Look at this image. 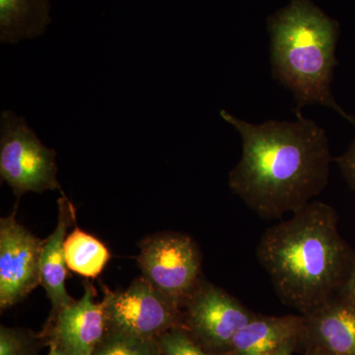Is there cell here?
Here are the masks:
<instances>
[{
  "label": "cell",
  "mask_w": 355,
  "mask_h": 355,
  "mask_svg": "<svg viewBox=\"0 0 355 355\" xmlns=\"http://www.w3.org/2000/svg\"><path fill=\"white\" fill-rule=\"evenodd\" d=\"M221 118L237 130L242 156L229 174V187L263 219L292 214L314 202L330 177V144L324 128L302 114L297 120H240L225 110Z\"/></svg>",
  "instance_id": "cell-1"
},
{
  "label": "cell",
  "mask_w": 355,
  "mask_h": 355,
  "mask_svg": "<svg viewBox=\"0 0 355 355\" xmlns=\"http://www.w3.org/2000/svg\"><path fill=\"white\" fill-rule=\"evenodd\" d=\"M256 256L279 300L302 315L338 295L355 263V252L338 230V214L322 202L266 229Z\"/></svg>",
  "instance_id": "cell-2"
},
{
  "label": "cell",
  "mask_w": 355,
  "mask_h": 355,
  "mask_svg": "<svg viewBox=\"0 0 355 355\" xmlns=\"http://www.w3.org/2000/svg\"><path fill=\"white\" fill-rule=\"evenodd\" d=\"M272 77L294 96L295 114L303 107L322 105L333 109L355 128L331 94L338 24L309 0H292L270 21Z\"/></svg>",
  "instance_id": "cell-3"
},
{
  "label": "cell",
  "mask_w": 355,
  "mask_h": 355,
  "mask_svg": "<svg viewBox=\"0 0 355 355\" xmlns=\"http://www.w3.org/2000/svg\"><path fill=\"white\" fill-rule=\"evenodd\" d=\"M55 151L42 144L24 118L1 114L0 176L18 198L26 193L62 191L57 179Z\"/></svg>",
  "instance_id": "cell-4"
},
{
  "label": "cell",
  "mask_w": 355,
  "mask_h": 355,
  "mask_svg": "<svg viewBox=\"0 0 355 355\" xmlns=\"http://www.w3.org/2000/svg\"><path fill=\"white\" fill-rule=\"evenodd\" d=\"M142 277L183 309L202 282V254L190 236L164 232L140 243Z\"/></svg>",
  "instance_id": "cell-5"
},
{
  "label": "cell",
  "mask_w": 355,
  "mask_h": 355,
  "mask_svg": "<svg viewBox=\"0 0 355 355\" xmlns=\"http://www.w3.org/2000/svg\"><path fill=\"white\" fill-rule=\"evenodd\" d=\"M107 331L157 340L174 328H183V310L144 277L125 291L104 287Z\"/></svg>",
  "instance_id": "cell-6"
},
{
  "label": "cell",
  "mask_w": 355,
  "mask_h": 355,
  "mask_svg": "<svg viewBox=\"0 0 355 355\" xmlns=\"http://www.w3.org/2000/svg\"><path fill=\"white\" fill-rule=\"evenodd\" d=\"M183 329L207 352L227 354L233 338L256 316L237 298L200 282L183 307Z\"/></svg>",
  "instance_id": "cell-7"
},
{
  "label": "cell",
  "mask_w": 355,
  "mask_h": 355,
  "mask_svg": "<svg viewBox=\"0 0 355 355\" xmlns=\"http://www.w3.org/2000/svg\"><path fill=\"white\" fill-rule=\"evenodd\" d=\"M44 240L16 220L15 211L0 220V308L18 304L41 284Z\"/></svg>",
  "instance_id": "cell-8"
},
{
  "label": "cell",
  "mask_w": 355,
  "mask_h": 355,
  "mask_svg": "<svg viewBox=\"0 0 355 355\" xmlns=\"http://www.w3.org/2000/svg\"><path fill=\"white\" fill-rule=\"evenodd\" d=\"M95 298L94 286L85 282L80 300L60 311L40 335L69 355L94 354L107 333L106 308Z\"/></svg>",
  "instance_id": "cell-9"
},
{
  "label": "cell",
  "mask_w": 355,
  "mask_h": 355,
  "mask_svg": "<svg viewBox=\"0 0 355 355\" xmlns=\"http://www.w3.org/2000/svg\"><path fill=\"white\" fill-rule=\"evenodd\" d=\"M303 317L300 340L307 343L308 350L355 355V304L349 299L338 294Z\"/></svg>",
  "instance_id": "cell-10"
},
{
  "label": "cell",
  "mask_w": 355,
  "mask_h": 355,
  "mask_svg": "<svg viewBox=\"0 0 355 355\" xmlns=\"http://www.w3.org/2000/svg\"><path fill=\"white\" fill-rule=\"evenodd\" d=\"M58 205L57 227L48 239L44 240L41 260V286L46 291L51 304V316L46 326L53 321L60 311L76 302L65 288L67 265L64 240L67 229L76 220V209L64 193H62V198H58Z\"/></svg>",
  "instance_id": "cell-11"
},
{
  "label": "cell",
  "mask_w": 355,
  "mask_h": 355,
  "mask_svg": "<svg viewBox=\"0 0 355 355\" xmlns=\"http://www.w3.org/2000/svg\"><path fill=\"white\" fill-rule=\"evenodd\" d=\"M304 317L261 316L257 315L238 331L231 343L228 355H272L302 336Z\"/></svg>",
  "instance_id": "cell-12"
},
{
  "label": "cell",
  "mask_w": 355,
  "mask_h": 355,
  "mask_svg": "<svg viewBox=\"0 0 355 355\" xmlns=\"http://www.w3.org/2000/svg\"><path fill=\"white\" fill-rule=\"evenodd\" d=\"M49 0H0L1 43H17L44 31L49 17Z\"/></svg>",
  "instance_id": "cell-13"
},
{
  "label": "cell",
  "mask_w": 355,
  "mask_h": 355,
  "mask_svg": "<svg viewBox=\"0 0 355 355\" xmlns=\"http://www.w3.org/2000/svg\"><path fill=\"white\" fill-rule=\"evenodd\" d=\"M64 254L67 268L86 279L99 277L111 258L108 248L78 227L65 238Z\"/></svg>",
  "instance_id": "cell-14"
},
{
  "label": "cell",
  "mask_w": 355,
  "mask_h": 355,
  "mask_svg": "<svg viewBox=\"0 0 355 355\" xmlns=\"http://www.w3.org/2000/svg\"><path fill=\"white\" fill-rule=\"evenodd\" d=\"M93 355H161L158 340L107 331Z\"/></svg>",
  "instance_id": "cell-15"
},
{
  "label": "cell",
  "mask_w": 355,
  "mask_h": 355,
  "mask_svg": "<svg viewBox=\"0 0 355 355\" xmlns=\"http://www.w3.org/2000/svg\"><path fill=\"white\" fill-rule=\"evenodd\" d=\"M41 335L24 329L0 327V355H38Z\"/></svg>",
  "instance_id": "cell-16"
},
{
  "label": "cell",
  "mask_w": 355,
  "mask_h": 355,
  "mask_svg": "<svg viewBox=\"0 0 355 355\" xmlns=\"http://www.w3.org/2000/svg\"><path fill=\"white\" fill-rule=\"evenodd\" d=\"M161 355H228L207 352L183 328H174L157 338Z\"/></svg>",
  "instance_id": "cell-17"
},
{
  "label": "cell",
  "mask_w": 355,
  "mask_h": 355,
  "mask_svg": "<svg viewBox=\"0 0 355 355\" xmlns=\"http://www.w3.org/2000/svg\"><path fill=\"white\" fill-rule=\"evenodd\" d=\"M352 190L355 191V139L349 149L340 157L334 159Z\"/></svg>",
  "instance_id": "cell-18"
},
{
  "label": "cell",
  "mask_w": 355,
  "mask_h": 355,
  "mask_svg": "<svg viewBox=\"0 0 355 355\" xmlns=\"http://www.w3.org/2000/svg\"><path fill=\"white\" fill-rule=\"evenodd\" d=\"M340 295H343V297L349 299V301H352L354 304H355V263L354 268H352V272H350V275L349 279H347V284L343 286L342 291L340 292Z\"/></svg>",
  "instance_id": "cell-19"
},
{
  "label": "cell",
  "mask_w": 355,
  "mask_h": 355,
  "mask_svg": "<svg viewBox=\"0 0 355 355\" xmlns=\"http://www.w3.org/2000/svg\"><path fill=\"white\" fill-rule=\"evenodd\" d=\"M298 342H291L287 343V345L282 347V349L277 350L275 354L272 355H292V352H293L294 347H296Z\"/></svg>",
  "instance_id": "cell-20"
},
{
  "label": "cell",
  "mask_w": 355,
  "mask_h": 355,
  "mask_svg": "<svg viewBox=\"0 0 355 355\" xmlns=\"http://www.w3.org/2000/svg\"><path fill=\"white\" fill-rule=\"evenodd\" d=\"M48 345L50 347V350H49V354L46 355H69L55 343H49Z\"/></svg>",
  "instance_id": "cell-21"
},
{
  "label": "cell",
  "mask_w": 355,
  "mask_h": 355,
  "mask_svg": "<svg viewBox=\"0 0 355 355\" xmlns=\"http://www.w3.org/2000/svg\"><path fill=\"white\" fill-rule=\"evenodd\" d=\"M307 355H327L321 352H317V350H308Z\"/></svg>",
  "instance_id": "cell-22"
}]
</instances>
